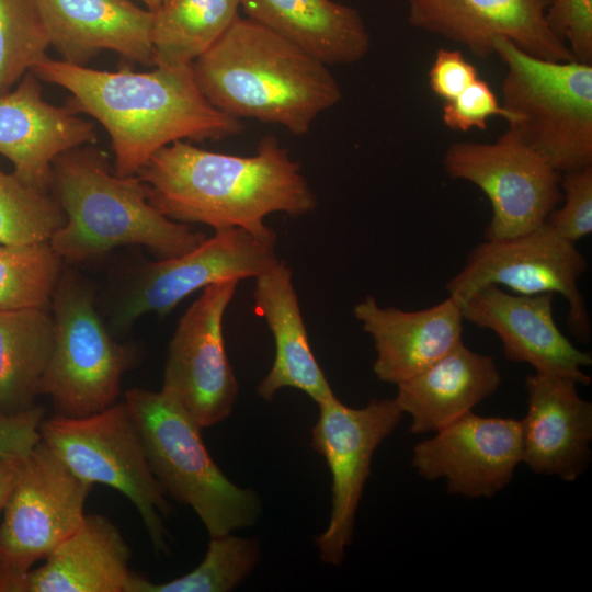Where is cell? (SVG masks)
<instances>
[{
  "label": "cell",
  "instance_id": "5b68a950",
  "mask_svg": "<svg viewBox=\"0 0 592 592\" xmlns=\"http://www.w3.org/2000/svg\"><path fill=\"white\" fill-rule=\"evenodd\" d=\"M124 400L137 419L153 476L166 494L195 511L209 537L257 523L263 509L259 494L227 478L206 449L203 428L173 399L134 388Z\"/></svg>",
  "mask_w": 592,
  "mask_h": 592
},
{
  "label": "cell",
  "instance_id": "f546056e",
  "mask_svg": "<svg viewBox=\"0 0 592 592\" xmlns=\"http://www.w3.org/2000/svg\"><path fill=\"white\" fill-rule=\"evenodd\" d=\"M65 223L66 215L50 192L0 171V244L49 241Z\"/></svg>",
  "mask_w": 592,
  "mask_h": 592
},
{
  "label": "cell",
  "instance_id": "277c9868",
  "mask_svg": "<svg viewBox=\"0 0 592 592\" xmlns=\"http://www.w3.org/2000/svg\"><path fill=\"white\" fill-rule=\"evenodd\" d=\"M49 191L66 215L65 225L49 240L64 261L84 262L130 244L168 259L207 238L161 214L137 174L118 175L105 155L89 145L55 159Z\"/></svg>",
  "mask_w": 592,
  "mask_h": 592
},
{
  "label": "cell",
  "instance_id": "ac0fdd59",
  "mask_svg": "<svg viewBox=\"0 0 592 592\" xmlns=\"http://www.w3.org/2000/svg\"><path fill=\"white\" fill-rule=\"evenodd\" d=\"M95 141L94 124L66 104L46 102L32 71L0 94V155L12 163L20 180L35 189L50 192L55 159Z\"/></svg>",
  "mask_w": 592,
  "mask_h": 592
},
{
  "label": "cell",
  "instance_id": "2e32d148",
  "mask_svg": "<svg viewBox=\"0 0 592 592\" xmlns=\"http://www.w3.org/2000/svg\"><path fill=\"white\" fill-rule=\"evenodd\" d=\"M405 1L411 26L463 45L479 58L494 55V41L505 38L534 57L574 60L546 23L553 0Z\"/></svg>",
  "mask_w": 592,
  "mask_h": 592
},
{
  "label": "cell",
  "instance_id": "4fadbf2b",
  "mask_svg": "<svg viewBox=\"0 0 592 592\" xmlns=\"http://www.w3.org/2000/svg\"><path fill=\"white\" fill-rule=\"evenodd\" d=\"M238 282L205 287L179 320L168 349L161 391L202 428L226 420L238 397L223 335V319Z\"/></svg>",
  "mask_w": 592,
  "mask_h": 592
},
{
  "label": "cell",
  "instance_id": "8fae6325",
  "mask_svg": "<svg viewBox=\"0 0 592 592\" xmlns=\"http://www.w3.org/2000/svg\"><path fill=\"white\" fill-rule=\"evenodd\" d=\"M442 164L448 177L475 184L488 197L492 214L487 240L537 228L562 202L561 173L510 126L494 143L451 144Z\"/></svg>",
  "mask_w": 592,
  "mask_h": 592
},
{
  "label": "cell",
  "instance_id": "9c48e42d",
  "mask_svg": "<svg viewBox=\"0 0 592 592\" xmlns=\"http://www.w3.org/2000/svg\"><path fill=\"white\" fill-rule=\"evenodd\" d=\"M92 488L38 442L22 460L2 511L0 592H23L32 566L80 526Z\"/></svg>",
  "mask_w": 592,
  "mask_h": 592
},
{
  "label": "cell",
  "instance_id": "4316f807",
  "mask_svg": "<svg viewBox=\"0 0 592 592\" xmlns=\"http://www.w3.org/2000/svg\"><path fill=\"white\" fill-rule=\"evenodd\" d=\"M241 0H166L152 11V65L191 66L239 16Z\"/></svg>",
  "mask_w": 592,
  "mask_h": 592
},
{
  "label": "cell",
  "instance_id": "e575fe53",
  "mask_svg": "<svg viewBox=\"0 0 592 592\" xmlns=\"http://www.w3.org/2000/svg\"><path fill=\"white\" fill-rule=\"evenodd\" d=\"M44 418L45 409L39 406L14 414L0 413V462L25 459L42 440Z\"/></svg>",
  "mask_w": 592,
  "mask_h": 592
},
{
  "label": "cell",
  "instance_id": "cb8c5ba5",
  "mask_svg": "<svg viewBox=\"0 0 592 592\" xmlns=\"http://www.w3.org/2000/svg\"><path fill=\"white\" fill-rule=\"evenodd\" d=\"M132 551L118 528L101 514L80 526L30 570L23 592H124Z\"/></svg>",
  "mask_w": 592,
  "mask_h": 592
},
{
  "label": "cell",
  "instance_id": "44dd1931",
  "mask_svg": "<svg viewBox=\"0 0 592 592\" xmlns=\"http://www.w3.org/2000/svg\"><path fill=\"white\" fill-rule=\"evenodd\" d=\"M60 60L87 66L102 50L152 65V11L130 0H35Z\"/></svg>",
  "mask_w": 592,
  "mask_h": 592
},
{
  "label": "cell",
  "instance_id": "8992f818",
  "mask_svg": "<svg viewBox=\"0 0 592 592\" xmlns=\"http://www.w3.org/2000/svg\"><path fill=\"white\" fill-rule=\"evenodd\" d=\"M493 47L509 126L560 173L592 166V64L534 57L505 38Z\"/></svg>",
  "mask_w": 592,
  "mask_h": 592
},
{
  "label": "cell",
  "instance_id": "3957f363",
  "mask_svg": "<svg viewBox=\"0 0 592 592\" xmlns=\"http://www.w3.org/2000/svg\"><path fill=\"white\" fill-rule=\"evenodd\" d=\"M195 82L223 113L278 124L294 135L342 100L327 65L265 26L238 16L192 64Z\"/></svg>",
  "mask_w": 592,
  "mask_h": 592
},
{
  "label": "cell",
  "instance_id": "f1b7e54d",
  "mask_svg": "<svg viewBox=\"0 0 592 592\" xmlns=\"http://www.w3.org/2000/svg\"><path fill=\"white\" fill-rule=\"evenodd\" d=\"M62 262L49 241L0 244V310L48 309Z\"/></svg>",
  "mask_w": 592,
  "mask_h": 592
},
{
  "label": "cell",
  "instance_id": "30bf717a",
  "mask_svg": "<svg viewBox=\"0 0 592 592\" xmlns=\"http://www.w3.org/2000/svg\"><path fill=\"white\" fill-rule=\"evenodd\" d=\"M588 267L576 243L546 223L505 239L487 240L468 254L462 270L446 283L459 304L486 285L505 286L516 294H560L568 303V329L581 343L591 339V320L579 281Z\"/></svg>",
  "mask_w": 592,
  "mask_h": 592
},
{
  "label": "cell",
  "instance_id": "5bb4252c",
  "mask_svg": "<svg viewBox=\"0 0 592 592\" xmlns=\"http://www.w3.org/2000/svg\"><path fill=\"white\" fill-rule=\"evenodd\" d=\"M278 262L275 244L244 229L215 231L189 252L144 262L115 307L113 326L126 329L152 311L166 316L197 289L228 280L255 278Z\"/></svg>",
  "mask_w": 592,
  "mask_h": 592
},
{
  "label": "cell",
  "instance_id": "7c38bea8",
  "mask_svg": "<svg viewBox=\"0 0 592 592\" xmlns=\"http://www.w3.org/2000/svg\"><path fill=\"white\" fill-rule=\"evenodd\" d=\"M318 407L310 444L326 459L331 474V511L328 526L315 536V546L322 562L340 566L352 543L373 455L398 426L403 412L395 398H373L355 409L334 395Z\"/></svg>",
  "mask_w": 592,
  "mask_h": 592
},
{
  "label": "cell",
  "instance_id": "d6a6232c",
  "mask_svg": "<svg viewBox=\"0 0 592 592\" xmlns=\"http://www.w3.org/2000/svg\"><path fill=\"white\" fill-rule=\"evenodd\" d=\"M491 116H501L509 124L513 122V115L500 104L488 82L480 78L454 100L443 102L442 119L452 130H486Z\"/></svg>",
  "mask_w": 592,
  "mask_h": 592
},
{
  "label": "cell",
  "instance_id": "e0dca14e",
  "mask_svg": "<svg viewBox=\"0 0 592 592\" xmlns=\"http://www.w3.org/2000/svg\"><path fill=\"white\" fill-rule=\"evenodd\" d=\"M554 296L510 294L490 284L474 292L460 308L464 321L498 335L508 360L588 386L591 377L583 368L592 365V356L576 348L557 327Z\"/></svg>",
  "mask_w": 592,
  "mask_h": 592
},
{
  "label": "cell",
  "instance_id": "52a82bcc",
  "mask_svg": "<svg viewBox=\"0 0 592 592\" xmlns=\"http://www.w3.org/2000/svg\"><path fill=\"white\" fill-rule=\"evenodd\" d=\"M92 286L64 270L53 295L54 344L39 385L57 415L83 418L117 402L125 372L138 350L115 341L101 320Z\"/></svg>",
  "mask_w": 592,
  "mask_h": 592
},
{
  "label": "cell",
  "instance_id": "ffe728a7",
  "mask_svg": "<svg viewBox=\"0 0 592 592\" xmlns=\"http://www.w3.org/2000/svg\"><path fill=\"white\" fill-rule=\"evenodd\" d=\"M353 312L374 341L373 371L385 383L409 380L463 341L460 304L451 296L432 307L408 311L383 308L368 295Z\"/></svg>",
  "mask_w": 592,
  "mask_h": 592
},
{
  "label": "cell",
  "instance_id": "7402d4cb",
  "mask_svg": "<svg viewBox=\"0 0 592 592\" xmlns=\"http://www.w3.org/2000/svg\"><path fill=\"white\" fill-rule=\"evenodd\" d=\"M502 382L492 356L462 341L431 366L401 383L395 397L411 418L410 432H436L492 396Z\"/></svg>",
  "mask_w": 592,
  "mask_h": 592
},
{
  "label": "cell",
  "instance_id": "ba28073f",
  "mask_svg": "<svg viewBox=\"0 0 592 592\" xmlns=\"http://www.w3.org/2000/svg\"><path fill=\"white\" fill-rule=\"evenodd\" d=\"M39 432L77 477L122 492L137 509L155 551L169 553L163 517L171 506L151 471L137 419L125 400L83 418H44Z\"/></svg>",
  "mask_w": 592,
  "mask_h": 592
},
{
  "label": "cell",
  "instance_id": "9a60e30c",
  "mask_svg": "<svg viewBox=\"0 0 592 592\" xmlns=\"http://www.w3.org/2000/svg\"><path fill=\"white\" fill-rule=\"evenodd\" d=\"M522 460L521 420L471 411L417 443L411 465L423 479H445L449 493L479 499L502 491Z\"/></svg>",
  "mask_w": 592,
  "mask_h": 592
},
{
  "label": "cell",
  "instance_id": "d4e9b609",
  "mask_svg": "<svg viewBox=\"0 0 592 592\" xmlns=\"http://www.w3.org/2000/svg\"><path fill=\"white\" fill-rule=\"evenodd\" d=\"M248 19L265 26L326 65L366 56L371 36L360 12L332 0H241Z\"/></svg>",
  "mask_w": 592,
  "mask_h": 592
},
{
  "label": "cell",
  "instance_id": "d590c367",
  "mask_svg": "<svg viewBox=\"0 0 592 592\" xmlns=\"http://www.w3.org/2000/svg\"><path fill=\"white\" fill-rule=\"evenodd\" d=\"M478 76L476 67L457 49L440 48L429 71V87L443 102L458 96Z\"/></svg>",
  "mask_w": 592,
  "mask_h": 592
},
{
  "label": "cell",
  "instance_id": "484cf974",
  "mask_svg": "<svg viewBox=\"0 0 592 592\" xmlns=\"http://www.w3.org/2000/svg\"><path fill=\"white\" fill-rule=\"evenodd\" d=\"M53 344L49 309L0 310V413L35 406Z\"/></svg>",
  "mask_w": 592,
  "mask_h": 592
},
{
  "label": "cell",
  "instance_id": "1f68e13d",
  "mask_svg": "<svg viewBox=\"0 0 592 592\" xmlns=\"http://www.w3.org/2000/svg\"><path fill=\"white\" fill-rule=\"evenodd\" d=\"M563 205L554 208L545 223L576 243L592 232V166L561 173Z\"/></svg>",
  "mask_w": 592,
  "mask_h": 592
},
{
  "label": "cell",
  "instance_id": "603a6c76",
  "mask_svg": "<svg viewBox=\"0 0 592 592\" xmlns=\"http://www.w3.org/2000/svg\"><path fill=\"white\" fill-rule=\"evenodd\" d=\"M292 270L280 261L255 277L253 300L275 342L273 365L257 387L259 397L272 401L285 387L299 389L317 405L334 396L318 364L301 316Z\"/></svg>",
  "mask_w": 592,
  "mask_h": 592
},
{
  "label": "cell",
  "instance_id": "83f0119b",
  "mask_svg": "<svg viewBox=\"0 0 592 592\" xmlns=\"http://www.w3.org/2000/svg\"><path fill=\"white\" fill-rule=\"evenodd\" d=\"M259 559L257 538L212 536L204 559L189 573L157 583L130 571L124 592H229L252 573Z\"/></svg>",
  "mask_w": 592,
  "mask_h": 592
},
{
  "label": "cell",
  "instance_id": "836d02e7",
  "mask_svg": "<svg viewBox=\"0 0 592 592\" xmlns=\"http://www.w3.org/2000/svg\"><path fill=\"white\" fill-rule=\"evenodd\" d=\"M545 19L574 60L592 62V0H553Z\"/></svg>",
  "mask_w": 592,
  "mask_h": 592
},
{
  "label": "cell",
  "instance_id": "74e56055",
  "mask_svg": "<svg viewBox=\"0 0 592 592\" xmlns=\"http://www.w3.org/2000/svg\"><path fill=\"white\" fill-rule=\"evenodd\" d=\"M148 10H157L166 0H140Z\"/></svg>",
  "mask_w": 592,
  "mask_h": 592
},
{
  "label": "cell",
  "instance_id": "8d00e7d4",
  "mask_svg": "<svg viewBox=\"0 0 592 592\" xmlns=\"http://www.w3.org/2000/svg\"><path fill=\"white\" fill-rule=\"evenodd\" d=\"M22 460L0 462V515L15 483Z\"/></svg>",
  "mask_w": 592,
  "mask_h": 592
},
{
  "label": "cell",
  "instance_id": "d6986e66",
  "mask_svg": "<svg viewBox=\"0 0 592 592\" xmlns=\"http://www.w3.org/2000/svg\"><path fill=\"white\" fill-rule=\"evenodd\" d=\"M571 378L534 372L525 378L523 460L537 475L577 480L591 462L592 403Z\"/></svg>",
  "mask_w": 592,
  "mask_h": 592
},
{
  "label": "cell",
  "instance_id": "7a4b0ae2",
  "mask_svg": "<svg viewBox=\"0 0 592 592\" xmlns=\"http://www.w3.org/2000/svg\"><path fill=\"white\" fill-rule=\"evenodd\" d=\"M70 93L66 105L96 119L107 132L115 172L135 175L162 147L177 140L221 139L243 124L213 106L200 91L191 66L117 71L76 66L45 57L31 70Z\"/></svg>",
  "mask_w": 592,
  "mask_h": 592
},
{
  "label": "cell",
  "instance_id": "4dcf8cb0",
  "mask_svg": "<svg viewBox=\"0 0 592 592\" xmlns=\"http://www.w3.org/2000/svg\"><path fill=\"white\" fill-rule=\"evenodd\" d=\"M49 47L35 0H0V94L47 57Z\"/></svg>",
  "mask_w": 592,
  "mask_h": 592
},
{
  "label": "cell",
  "instance_id": "6da1fadb",
  "mask_svg": "<svg viewBox=\"0 0 592 592\" xmlns=\"http://www.w3.org/2000/svg\"><path fill=\"white\" fill-rule=\"evenodd\" d=\"M136 174L149 202L169 219L215 231L241 228L272 244L276 234L264 223L267 215L296 218L317 206L299 163L273 136L263 137L249 157L177 140L155 152Z\"/></svg>",
  "mask_w": 592,
  "mask_h": 592
}]
</instances>
